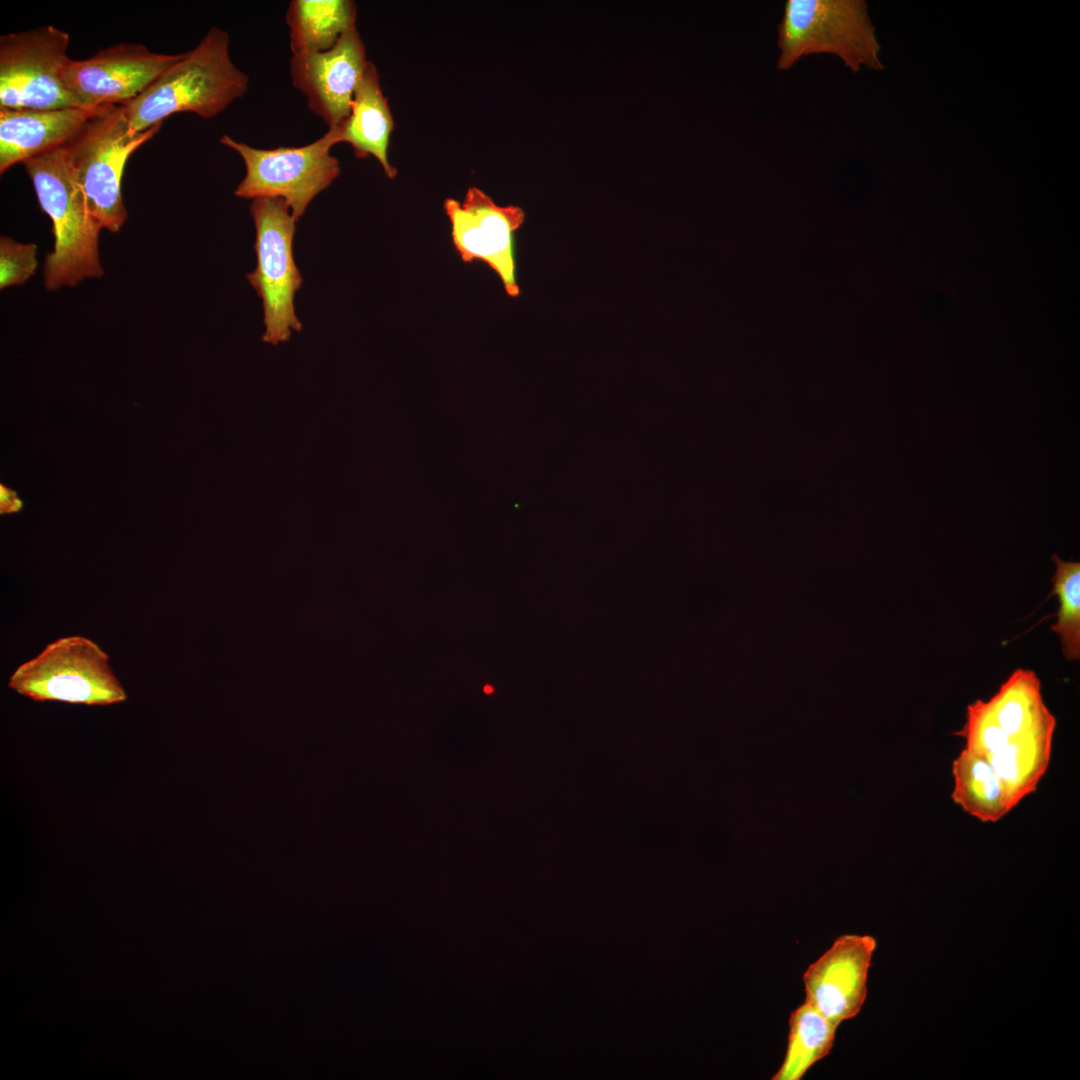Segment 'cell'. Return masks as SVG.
I'll return each mask as SVG.
<instances>
[{
  "instance_id": "52a82bcc",
  "label": "cell",
  "mask_w": 1080,
  "mask_h": 1080,
  "mask_svg": "<svg viewBox=\"0 0 1080 1080\" xmlns=\"http://www.w3.org/2000/svg\"><path fill=\"white\" fill-rule=\"evenodd\" d=\"M250 213L256 231L257 264L246 279L262 301V340L276 345L288 341L293 331L302 330L294 305L303 282L293 253L296 220L281 198L253 199Z\"/></svg>"
},
{
  "instance_id": "ffe728a7",
  "label": "cell",
  "mask_w": 1080,
  "mask_h": 1080,
  "mask_svg": "<svg viewBox=\"0 0 1080 1080\" xmlns=\"http://www.w3.org/2000/svg\"><path fill=\"white\" fill-rule=\"evenodd\" d=\"M0 494H1V496H0V513L1 514L6 515V514L17 513V512H19V511H21L23 509L24 503L21 500V498L18 497L17 493L14 490H12V489L8 488L7 486L1 484V486H0Z\"/></svg>"
},
{
  "instance_id": "5b68a950",
  "label": "cell",
  "mask_w": 1080,
  "mask_h": 1080,
  "mask_svg": "<svg viewBox=\"0 0 1080 1080\" xmlns=\"http://www.w3.org/2000/svg\"><path fill=\"white\" fill-rule=\"evenodd\" d=\"M8 687L34 701L108 706L127 700L108 654L80 635L61 637L46 645L15 669Z\"/></svg>"
},
{
  "instance_id": "5bb4252c",
  "label": "cell",
  "mask_w": 1080,
  "mask_h": 1080,
  "mask_svg": "<svg viewBox=\"0 0 1080 1080\" xmlns=\"http://www.w3.org/2000/svg\"><path fill=\"white\" fill-rule=\"evenodd\" d=\"M336 127L339 143L350 144L357 158L372 155L389 179L396 177L397 170L387 155L394 121L372 62L366 64L354 93L349 116Z\"/></svg>"
},
{
  "instance_id": "8992f818",
  "label": "cell",
  "mask_w": 1080,
  "mask_h": 1080,
  "mask_svg": "<svg viewBox=\"0 0 1080 1080\" xmlns=\"http://www.w3.org/2000/svg\"><path fill=\"white\" fill-rule=\"evenodd\" d=\"M220 143L238 153L245 165V176L235 188V196L251 200L281 198L296 222L341 172L339 160L330 152L339 143L336 126L299 147L259 149L227 134Z\"/></svg>"
},
{
  "instance_id": "ac0fdd59",
  "label": "cell",
  "mask_w": 1080,
  "mask_h": 1080,
  "mask_svg": "<svg viewBox=\"0 0 1080 1080\" xmlns=\"http://www.w3.org/2000/svg\"><path fill=\"white\" fill-rule=\"evenodd\" d=\"M1051 559L1056 565L1052 577V593L1058 596L1057 621L1051 626L1059 637L1062 652L1068 660L1080 658V563L1064 561L1057 554Z\"/></svg>"
},
{
  "instance_id": "7c38bea8",
  "label": "cell",
  "mask_w": 1080,
  "mask_h": 1080,
  "mask_svg": "<svg viewBox=\"0 0 1080 1080\" xmlns=\"http://www.w3.org/2000/svg\"><path fill=\"white\" fill-rule=\"evenodd\" d=\"M876 940L844 934L804 972L805 1001L837 1027L854 1018L867 995L868 970Z\"/></svg>"
},
{
  "instance_id": "3957f363",
  "label": "cell",
  "mask_w": 1080,
  "mask_h": 1080,
  "mask_svg": "<svg viewBox=\"0 0 1080 1080\" xmlns=\"http://www.w3.org/2000/svg\"><path fill=\"white\" fill-rule=\"evenodd\" d=\"M779 70H789L802 57L832 54L853 73L861 67L884 68L880 45L862 0H788L777 27Z\"/></svg>"
},
{
  "instance_id": "6da1fadb",
  "label": "cell",
  "mask_w": 1080,
  "mask_h": 1080,
  "mask_svg": "<svg viewBox=\"0 0 1080 1080\" xmlns=\"http://www.w3.org/2000/svg\"><path fill=\"white\" fill-rule=\"evenodd\" d=\"M229 34L211 27L198 45L166 69L136 98L122 104L125 115L143 132L179 112L212 118L241 98L248 76L233 63Z\"/></svg>"
},
{
  "instance_id": "4fadbf2b",
  "label": "cell",
  "mask_w": 1080,
  "mask_h": 1080,
  "mask_svg": "<svg viewBox=\"0 0 1080 1080\" xmlns=\"http://www.w3.org/2000/svg\"><path fill=\"white\" fill-rule=\"evenodd\" d=\"M102 107H0V173L64 146Z\"/></svg>"
},
{
  "instance_id": "e0dca14e",
  "label": "cell",
  "mask_w": 1080,
  "mask_h": 1080,
  "mask_svg": "<svg viewBox=\"0 0 1080 1080\" xmlns=\"http://www.w3.org/2000/svg\"><path fill=\"white\" fill-rule=\"evenodd\" d=\"M837 1026L805 1001L791 1012L785 1057L772 1080H800L833 1048Z\"/></svg>"
},
{
  "instance_id": "277c9868",
  "label": "cell",
  "mask_w": 1080,
  "mask_h": 1080,
  "mask_svg": "<svg viewBox=\"0 0 1080 1080\" xmlns=\"http://www.w3.org/2000/svg\"><path fill=\"white\" fill-rule=\"evenodd\" d=\"M161 126L138 132L121 105H106L63 146L89 211L102 229L116 233L125 223L121 181L126 162Z\"/></svg>"
},
{
  "instance_id": "44dd1931",
  "label": "cell",
  "mask_w": 1080,
  "mask_h": 1080,
  "mask_svg": "<svg viewBox=\"0 0 1080 1080\" xmlns=\"http://www.w3.org/2000/svg\"><path fill=\"white\" fill-rule=\"evenodd\" d=\"M485 691H486V692H491V689H490V687H486V688H485Z\"/></svg>"
},
{
  "instance_id": "7a4b0ae2",
  "label": "cell",
  "mask_w": 1080,
  "mask_h": 1080,
  "mask_svg": "<svg viewBox=\"0 0 1080 1080\" xmlns=\"http://www.w3.org/2000/svg\"><path fill=\"white\" fill-rule=\"evenodd\" d=\"M23 165L40 207L52 221L54 247L43 266L46 289L73 287L84 279L101 277L98 238L102 227L89 211L63 146Z\"/></svg>"
},
{
  "instance_id": "8fae6325",
  "label": "cell",
  "mask_w": 1080,
  "mask_h": 1080,
  "mask_svg": "<svg viewBox=\"0 0 1080 1080\" xmlns=\"http://www.w3.org/2000/svg\"><path fill=\"white\" fill-rule=\"evenodd\" d=\"M367 62L364 43L353 27L326 51L292 55V84L306 97L308 108L329 128L335 127L351 112Z\"/></svg>"
},
{
  "instance_id": "30bf717a",
  "label": "cell",
  "mask_w": 1080,
  "mask_h": 1080,
  "mask_svg": "<svg viewBox=\"0 0 1080 1080\" xmlns=\"http://www.w3.org/2000/svg\"><path fill=\"white\" fill-rule=\"evenodd\" d=\"M184 53L162 54L120 43L87 59H71L63 80L81 107L122 105L140 95Z\"/></svg>"
},
{
  "instance_id": "9a60e30c",
  "label": "cell",
  "mask_w": 1080,
  "mask_h": 1080,
  "mask_svg": "<svg viewBox=\"0 0 1080 1080\" xmlns=\"http://www.w3.org/2000/svg\"><path fill=\"white\" fill-rule=\"evenodd\" d=\"M357 8L351 0H293L286 12L292 55L332 48L341 35L356 27Z\"/></svg>"
},
{
  "instance_id": "ba28073f",
  "label": "cell",
  "mask_w": 1080,
  "mask_h": 1080,
  "mask_svg": "<svg viewBox=\"0 0 1080 1080\" xmlns=\"http://www.w3.org/2000/svg\"><path fill=\"white\" fill-rule=\"evenodd\" d=\"M70 36L43 26L0 37V107L62 109L81 107L63 76L71 58Z\"/></svg>"
},
{
  "instance_id": "9c48e42d",
  "label": "cell",
  "mask_w": 1080,
  "mask_h": 1080,
  "mask_svg": "<svg viewBox=\"0 0 1080 1080\" xmlns=\"http://www.w3.org/2000/svg\"><path fill=\"white\" fill-rule=\"evenodd\" d=\"M443 206L461 261L483 262L498 276L505 293L518 297L515 233L524 223V210L516 205L500 206L477 187L467 190L463 202L447 198Z\"/></svg>"
},
{
  "instance_id": "d6986e66",
  "label": "cell",
  "mask_w": 1080,
  "mask_h": 1080,
  "mask_svg": "<svg viewBox=\"0 0 1080 1080\" xmlns=\"http://www.w3.org/2000/svg\"><path fill=\"white\" fill-rule=\"evenodd\" d=\"M37 245L0 238V288L22 285L37 268Z\"/></svg>"
},
{
  "instance_id": "2e32d148",
  "label": "cell",
  "mask_w": 1080,
  "mask_h": 1080,
  "mask_svg": "<svg viewBox=\"0 0 1080 1080\" xmlns=\"http://www.w3.org/2000/svg\"><path fill=\"white\" fill-rule=\"evenodd\" d=\"M951 798L983 823H995L1012 809L1005 787L990 763L963 748L952 762Z\"/></svg>"
}]
</instances>
